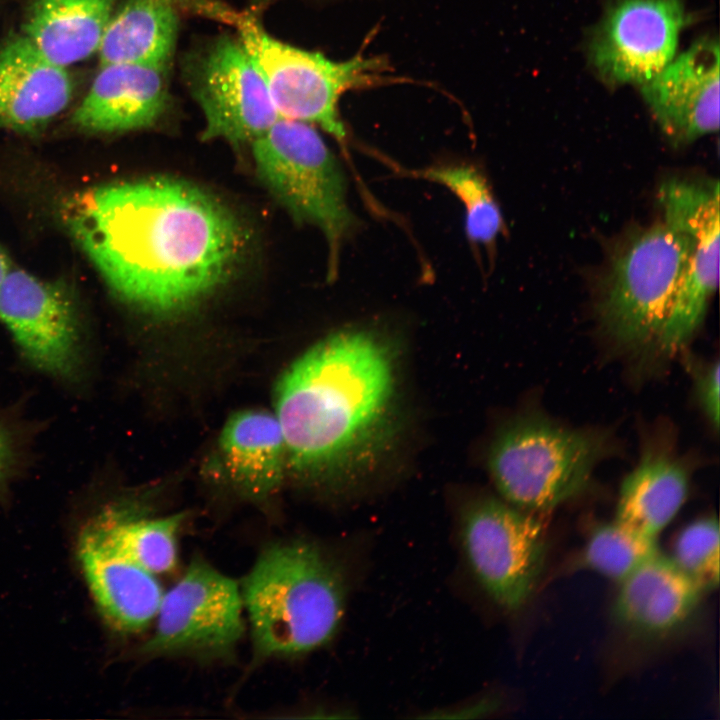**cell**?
<instances>
[{"label": "cell", "instance_id": "6da1fadb", "mask_svg": "<svg viewBox=\"0 0 720 720\" xmlns=\"http://www.w3.org/2000/svg\"><path fill=\"white\" fill-rule=\"evenodd\" d=\"M65 221L112 292L158 314L186 309L222 286L247 240L220 200L172 177L94 187L67 204Z\"/></svg>", "mask_w": 720, "mask_h": 720}, {"label": "cell", "instance_id": "7a4b0ae2", "mask_svg": "<svg viewBox=\"0 0 720 720\" xmlns=\"http://www.w3.org/2000/svg\"><path fill=\"white\" fill-rule=\"evenodd\" d=\"M393 370L383 343L364 330L336 332L302 354L275 391L287 460L319 469L362 444L390 404Z\"/></svg>", "mask_w": 720, "mask_h": 720}, {"label": "cell", "instance_id": "3957f363", "mask_svg": "<svg viewBox=\"0 0 720 720\" xmlns=\"http://www.w3.org/2000/svg\"><path fill=\"white\" fill-rule=\"evenodd\" d=\"M241 594L256 659L298 656L334 636L343 615L345 577L320 547L278 542L261 552Z\"/></svg>", "mask_w": 720, "mask_h": 720}, {"label": "cell", "instance_id": "277c9868", "mask_svg": "<svg viewBox=\"0 0 720 720\" xmlns=\"http://www.w3.org/2000/svg\"><path fill=\"white\" fill-rule=\"evenodd\" d=\"M209 16L233 25L240 43L261 74L280 118L320 126L341 140L346 131L338 103L347 91L382 83L384 63L356 56L335 62L269 36L249 14L214 1L196 5Z\"/></svg>", "mask_w": 720, "mask_h": 720}, {"label": "cell", "instance_id": "5b68a950", "mask_svg": "<svg viewBox=\"0 0 720 720\" xmlns=\"http://www.w3.org/2000/svg\"><path fill=\"white\" fill-rule=\"evenodd\" d=\"M611 448L605 432L525 416L497 437L489 468L509 504L540 515L581 494Z\"/></svg>", "mask_w": 720, "mask_h": 720}, {"label": "cell", "instance_id": "8992f818", "mask_svg": "<svg viewBox=\"0 0 720 720\" xmlns=\"http://www.w3.org/2000/svg\"><path fill=\"white\" fill-rule=\"evenodd\" d=\"M687 251L685 233L662 215L620 243L611 255L597 304L600 328L609 340L630 351L654 346Z\"/></svg>", "mask_w": 720, "mask_h": 720}, {"label": "cell", "instance_id": "52a82bcc", "mask_svg": "<svg viewBox=\"0 0 720 720\" xmlns=\"http://www.w3.org/2000/svg\"><path fill=\"white\" fill-rule=\"evenodd\" d=\"M251 147L256 173L269 192L295 221L324 235L329 274H334L340 248L356 226L334 154L311 124L286 118H279Z\"/></svg>", "mask_w": 720, "mask_h": 720}, {"label": "cell", "instance_id": "ba28073f", "mask_svg": "<svg viewBox=\"0 0 720 720\" xmlns=\"http://www.w3.org/2000/svg\"><path fill=\"white\" fill-rule=\"evenodd\" d=\"M662 216L686 235L681 279L654 346L663 356L682 350L702 325L719 281V184L672 178L658 190Z\"/></svg>", "mask_w": 720, "mask_h": 720}, {"label": "cell", "instance_id": "9c48e42d", "mask_svg": "<svg viewBox=\"0 0 720 720\" xmlns=\"http://www.w3.org/2000/svg\"><path fill=\"white\" fill-rule=\"evenodd\" d=\"M461 537L472 572L500 607L516 611L534 593L547 556L539 514L484 498L463 513Z\"/></svg>", "mask_w": 720, "mask_h": 720}, {"label": "cell", "instance_id": "30bf717a", "mask_svg": "<svg viewBox=\"0 0 720 720\" xmlns=\"http://www.w3.org/2000/svg\"><path fill=\"white\" fill-rule=\"evenodd\" d=\"M243 600L237 583L201 558L191 561L167 592L156 615L144 656H190L218 660L232 656L242 634Z\"/></svg>", "mask_w": 720, "mask_h": 720}, {"label": "cell", "instance_id": "8fae6325", "mask_svg": "<svg viewBox=\"0 0 720 720\" xmlns=\"http://www.w3.org/2000/svg\"><path fill=\"white\" fill-rule=\"evenodd\" d=\"M0 322L31 366L63 381L81 378L82 325L67 286L12 267L0 289Z\"/></svg>", "mask_w": 720, "mask_h": 720}, {"label": "cell", "instance_id": "7c38bea8", "mask_svg": "<svg viewBox=\"0 0 720 720\" xmlns=\"http://www.w3.org/2000/svg\"><path fill=\"white\" fill-rule=\"evenodd\" d=\"M687 23L683 0H616L592 33L590 63L608 86L642 85L674 58Z\"/></svg>", "mask_w": 720, "mask_h": 720}, {"label": "cell", "instance_id": "4fadbf2b", "mask_svg": "<svg viewBox=\"0 0 720 720\" xmlns=\"http://www.w3.org/2000/svg\"><path fill=\"white\" fill-rule=\"evenodd\" d=\"M192 90L205 119L204 140L252 143L280 118L242 44L226 36L197 63Z\"/></svg>", "mask_w": 720, "mask_h": 720}, {"label": "cell", "instance_id": "5bb4252c", "mask_svg": "<svg viewBox=\"0 0 720 720\" xmlns=\"http://www.w3.org/2000/svg\"><path fill=\"white\" fill-rule=\"evenodd\" d=\"M718 41L701 39L641 85L642 96L667 139L687 145L719 128Z\"/></svg>", "mask_w": 720, "mask_h": 720}, {"label": "cell", "instance_id": "9a60e30c", "mask_svg": "<svg viewBox=\"0 0 720 720\" xmlns=\"http://www.w3.org/2000/svg\"><path fill=\"white\" fill-rule=\"evenodd\" d=\"M77 555L105 621L122 633L145 629L156 617L163 596L154 574L120 552L92 522L80 533Z\"/></svg>", "mask_w": 720, "mask_h": 720}, {"label": "cell", "instance_id": "2e32d148", "mask_svg": "<svg viewBox=\"0 0 720 720\" xmlns=\"http://www.w3.org/2000/svg\"><path fill=\"white\" fill-rule=\"evenodd\" d=\"M72 90L66 68L46 58L25 35L0 48V127L39 131L67 107Z\"/></svg>", "mask_w": 720, "mask_h": 720}, {"label": "cell", "instance_id": "e0dca14e", "mask_svg": "<svg viewBox=\"0 0 720 720\" xmlns=\"http://www.w3.org/2000/svg\"><path fill=\"white\" fill-rule=\"evenodd\" d=\"M618 584L613 618L640 637H662L678 630L696 612L704 594L670 556L661 552Z\"/></svg>", "mask_w": 720, "mask_h": 720}, {"label": "cell", "instance_id": "ac0fdd59", "mask_svg": "<svg viewBox=\"0 0 720 720\" xmlns=\"http://www.w3.org/2000/svg\"><path fill=\"white\" fill-rule=\"evenodd\" d=\"M164 68L131 63L101 65L72 117L93 133H116L154 125L166 110Z\"/></svg>", "mask_w": 720, "mask_h": 720}, {"label": "cell", "instance_id": "d6986e66", "mask_svg": "<svg viewBox=\"0 0 720 720\" xmlns=\"http://www.w3.org/2000/svg\"><path fill=\"white\" fill-rule=\"evenodd\" d=\"M690 472L671 449L648 444L620 487L614 521L640 536L657 539L683 506Z\"/></svg>", "mask_w": 720, "mask_h": 720}, {"label": "cell", "instance_id": "ffe728a7", "mask_svg": "<svg viewBox=\"0 0 720 720\" xmlns=\"http://www.w3.org/2000/svg\"><path fill=\"white\" fill-rule=\"evenodd\" d=\"M219 448L230 478L248 497L263 499L279 487L287 451L274 413L257 408L233 413L223 426Z\"/></svg>", "mask_w": 720, "mask_h": 720}, {"label": "cell", "instance_id": "44dd1931", "mask_svg": "<svg viewBox=\"0 0 720 720\" xmlns=\"http://www.w3.org/2000/svg\"><path fill=\"white\" fill-rule=\"evenodd\" d=\"M114 0H37L25 36L50 61L63 67L99 50Z\"/></svg>", "mask_w": 720, "mask_h": 720}, {"label": "cell", "instance_id": "7402d4cb", "mask_svg": "<svg viewBox=\"0 0 720 720\" xmlns=\"http://www.w3.org/2000/svg\"><path fill=\"white\" fill-rule=\"evenodd\" d=\"M177 25L174 0H127L105 30L98 50L101 65L164 68L174 50Z\"/></svg>", "mask_w": 720, "mask_h": 720}, {"label": "cell", "instance_id": "603a6c76", "mask_svg": "<svg viewBox=\"0 0 720 720\" xmlns=\"http://www.w3.org/2000/svg\"><path fill=\"white\" fill-rule=\"evenodd\" d=\"M183 513L144 517L111 507L91 521L120 552L152 574L165 573L177 562V536Z\"/></svg>", "mask_w": 720, "mask_h": 720}, {"label": "cell", "instance_id": "cb8c5ba5", "mask_svg": "<svg viewBox=\"0 0 720 720\" xmlns=\"http://www.w3.org/2000/svg\"><path fill=\"white\" fill-rule=\"evenodd\" d=\"M418 177L450 190L465 209V231L475 244L489 246L503 231L504 221L486 178L471 164L432 166L415 172Z\"/></svg>", "mask_w": 720, "mask_h": 720}, {"label": "cell", "instance_id": "d4e9b609", "mask_svg": "<svg viewBox=\"0 0 720 720\" xmlns=\"http://www.w3.org/2000/svg\"><path fill=\"white\" fill-rule=\"evenodd\" d=\"M659 552L656 539L640 536L613 521L592 530L579 562L620 583Z\"/></svg>", "mask_w": 720, "mask_h": 720}, {"label": "cell", "instance_id": "484cf974", "mask_svg": "<svg viewBox=\"0 0 720 720\" xmlns=\"http://www.w3.org/2000/svg\"><path fill=\"white\" fill-rule=\"evenodd\" d=\"M719 547V522L716 516L709 515L681 530L670 557L706 592L719 584Z\"/></svg>", "mask_w": 720, "mask_h": 720}, {"label": "cell", "instance_id": "4316f807", "mask_svg": "<svg viewBox=\"0 0 720 720\" xmlns=\"http://www.w3.org/2000/svg\"><path fill=\"white\" fill-rule=\"evenodd\" d=\"M719 362H711L694 369L696 396L709 422L719 426Z\"/></svg>", "mask_w": 720, "mask_h": 720}, {"label": "cell", "instance_id": "83f0119b", "mask_svg": "<svg viewBox=\"0 0 720 720\" xmlns=\"http://www.w3.org/2000/svg\"><path fill=\"white\" fill-rule=\"evenodd\" d=\"M16 467V451L8 429L0 422V492L4 490Z\"/></svg>", "mask_w": 720, "mask_h": 720}, {"label": "cell", "instance_id": "f1b7e54d", "mask_svg": "<svg viewBox=\"0 0 720 720\" xmlns=\"http://www.w3.org/2000/svg\"><path fill=\"white\" fill-rule=\"evenodd\" d=\"M12 268L10 259L4 249L0 246V289Z\"/></svg>", "mask_w": 720, "mask_h": 720}]
</instances>
